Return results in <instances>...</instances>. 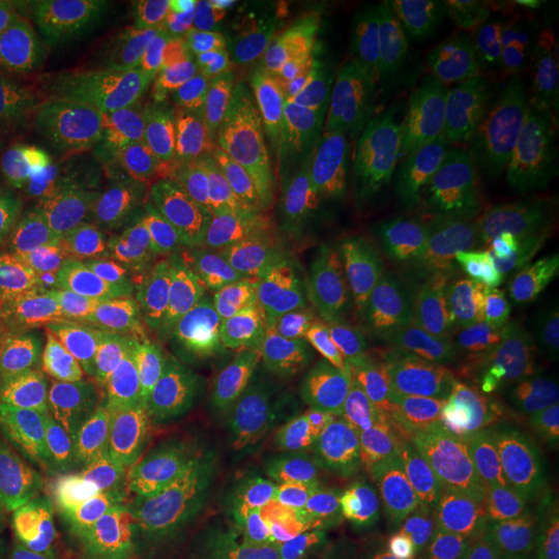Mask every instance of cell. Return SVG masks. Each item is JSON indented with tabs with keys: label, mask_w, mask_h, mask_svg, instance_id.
<instances>
[{
	"label": "cell",
	"mask_w": 559,
	"mask_h": 559,
	"mask_svg": "<svg viewBox=\"0 0 559 559\" xmlns=\"http://www.w3.org/2000/svg\"><path fill=\"white\" fill-rule=\"evenodd\" d=\"M390 124L396 133V143L417 158L459 143L464 127L454 98L423 102L394 110Z\"/></svg>",
	"instance_id": "d590c367"
},
{
	"label": "cell",
	"mask_w": 559,
	"mask_h": 559,
	"mask_svg": "<svg viewBox=\"0 0 559 559\" xmlns=\"http://www.w3.org/2000/svg\"><path fill=\"white\" fill-rule=\"evenodd\" d=\"M419 158L394 145L344 189L350 216L367 221H406Z\"/></svg>",
	"instance_id": "1f68e13d"
},
{
	"label": "cell",
	"mask_w": 559,
	"mask_h": 559,
	"mask_svg": "<svg viewBox=\"0 0 559 559\" xmlns=\"http://www.w3.org/2000/svg\"><path fill=\"white\" fill-rule=\"evenodd\" d=\"M218 17L210 0H80L62 9L69 44L100 90L124 87L189 57Z\"/></svg>",
	"instance_id": "277c9868"
},
{
	"label": "cell",
	"mask_w": 559,
	"mask_h": 559,
	"mask_svg": "<svg viewBox=\"0 0 559 559\" xmlns=\"http://www.w3.org/2000/svg\"><path fill=\"white\" fill-rule=\"evenodd\" d=\"M305 162L278 135L210 138L124 150L108 160L100 180L104 198L156 201L216 228L272 210Z\"/></svg>",
	"instance_id": "7a4b0ae2"
},
{
	"label": "cell",
	"mask_w": 559,
	"mask_h": 559,
	"mask_svg": "<svg viewBox=\"0 0 559 559\" xmlns=\"http://www.w3.org/2000/svg\"><path fill=\"white\" fill-rule=\"evenodd\" d=\"M69 249L108 297L160 305L200 286L207 226L156 201L100 198L71 216Z\"/></svg>",
	"instance_id": "3957f363"
},
{
	"label": "cell",
	"mask_w": 559,
	"mask_h": 559,
	"mask_svg": "<svg viewBox=\"0 0 559 559\" xmlns=\"http://www.w3.org/2000/svg\"><path fill=\"white\" fill-rule=\"evenodd\" d=\"M34 514L69 547L96 543L117 545L131 520L140 516L120 480Z\"/></svg>",
	"instance_id": "4dcf8cb0"
},
{
	"label": "cell",
	"mask_w": 559,
	"mask_h": 559,
	"mask_svg": "<svg viewBox=\"0 0 559 559\" xmlns=\"http://www.w3.org/2000/svg\"><path fill=\"white\" fill-rule=\"evenodd\" d=\"M543 462V441L522 420L425 431L402 496L441 500L500 473Z\"/></svg>",
	"instance_id": "9c48e42d"
},
{
	"label": "cell",
	"mask_w": 559,
	"mask_h": 559,
	"mask_svg": "<svg viewBox=\"0 0 559 559\" xmlns=\"http://www.w3.org/2000/svg\"><path fill=\"white\" fill-rule=\"evenodd\" d=\"M117 559H203L166 522L138 516L115 545Z\"/></svg>",
	"instance_id": "7bdbcfd3"
},
{
	"label": "cell",
	"mask_w": 559,
	"mask_h": 559,
	"mask_svg": "<svg viewBox=\"0 0 559 559\" xmlns=\"http://www.w3.org/2000/svg\"><path fill=\"white\" fill-rule=\"evenodd\" d=\"M290 383V365L240 360L201 385L187 411L182 436L200 454H237L278 413Z\"/></svg>",
	"instance_id": "30bf717a"
},
{
	"label": "cell",
	"mask_w": 559,
	"mask_h": 559,
	"mask_svg": "<svg viewBox=\"0 0 559 559\" xmlns=\"http://www.w3.org/2000/svg\"><path fill=\"white\" fill-rule=\"evenodd\" d=\"M119 480L102 462L83 417L75 413L57 420L34 441L17 468L15 496L21 508L44 512Z\"/></svg>",
	"instance_id": "2e32d148"
},
{
	"label": "cell",
	"mask_w": 559,
	"mask_h": 559,
	"mask_svg": "<svg viewBox=\"0 0 559 559\" xmlns=\"http://www.w3.org/2000/svg\"><path fill=\"white\" fill-rule=\"evenodd\" d=\"M299 406L359 468L367 491L402 496L425 429L344 360L320 357L299 381Z\"/></svg>",
	"instance_id": "5b68a950"
},
{
	"label": "cell",
	"mask_w": 559,
	"mask_h": 559,
	"mask_svg": "<svg viewBox=\"0 0 559 559\" xmlns=\"http://www.w3.org/2000/svg\"><path fill=\"white\" fill-rule=\"evenodd\" d=\"M431 293L491 340L519 390L522 419L549 396L551 357L508 191L489 166L471 168L459 216L431 272Z\"/></svg>",
	"instance_id": "6da1fadb"
},
{
	"label": "cell",
	"mask_w": 559,
	"mask_h": 559,
	"mask_svg": "<svg viewBox=\"0 0 559 559\" xmlns=\"http://www.w3.org/2000/svg\"><path fill=\"white\" fill-rule=\"evenodd\" d=\"M528 140L556 150L559 143V67L551 69L524 112L522 129Z\"/></svg>",
	"instance_id": "ee69618b"
},
{
	"label": "cell",
	"mask_w": 559,
	"mask_h": 559,
	"mask_svg": "<svg viewBox=\"0 0 559 559\" xmlns=\"http://www.w3.org/2000/svg\"><path fill=\"white\" fill-rule=\"evenodd\" d=\"M216 479L200 452L173 443L143 460L120 483L140 516L173 522L221 516Z\"/></svg>",
	"instance_id": "44dd1931"
},
{
	"label": "cell",
	"mask_w": 559,
	"mask_h": 559,
	"mask_svg": "<svg viewBox=\"0 0 559 559\" xmlns=\"http://www.w3.org/2000/svg\"><path fill=\"white\" fill-rule=\"evenodd\" d=\"M436 503L468 539L498 556H519L559 524V483L543 462L506 471Z\"/></svg>",
	"instance_id": "ba28073f"
},
{
	"label": "cell",
	"mask_w": 559,
	"mask_h": 559,
	"mask_svg": "<svg viewBox=\"0 0 559 559\" xmlns=\"http://www.w3.org/2000/svg\"><path fill=\"white\" fill-rule=\"evenodd\" d=\"M71 551H73V559H117L115 545H106V543L80 545V547H71Z\"/></svg>",
	"instance_id": "816d5d0a"
},
{
	"label": "cell",
	"mask_w": 559,
	"mask_h": 559,
	"mask_svg": "<svg viewBox=\"0 0 559 559\" xmlns=\"http://www.w3.org/2000/svg\"><path fill=\"white\" fill-rule=\"evenodd\" d=\"M556 154H558V156H559V143H558V145H556Z\"/></svg>",
	"instance_id": "11a10c76"
},
{
	"label": "cell",
	"mask_w": 559,
	"mask_h": 559,
	"mask_svg": "<svg viewBox=\"0 0 559 559\" xmlns=\"http://www.w3.org/2000/svg\"><path fill=\"white\" fill-rule=\"evenodd\" d=\"M90 115V98L64 50L38 32L0 69V138L21 147L73 140Z\"/></svg>",
	"instance_id": "8992f818"
},
{
	"label": "cell",
	"mask_w": 559,
	"mask_h": 559,
	"mask_svg": "<svg viewBox=\"0 0 559 559\" xmlns=\"http://www.w3.org/2000/svg\"><path fill=\"white\" fill-rule=\"evenodd\" d=\"M348 226L350 216L332 203H302L286 216L288 284L328 334L340 330L350 311Z\"/></svg>",
	"instance_id": "8fae6325"
},
{
	"label": "cell",
	"mask_w": 559,
	"mask_h": 559,
	"mask_svg": "<svg viewBox=\"0 0 559 559\" xmlns=\"http://www.w3.org/2000/svg\"><path fill=\"white\" fill-rule=\"evenodd\" d=\"M78 200L64 182L0 147V251L29 255L71 221Z\"/></svg>",
	"instance_id": "d6986e66"
},
{
	"label": "cell",
	"mask_w": 559,
	"mask_h": 559,
	"mask_svg": "<svg viewBox=\"0 0 559 559\" xmlns=\"http://www.w3.org/2000/svg\"><path fill=\"white\" fill-rule=\"evenodd\" d=\"M468 173V152L460 141L419 158L406 230L420 276L429 286L433 263L459 216Z\"/></svg>",
	"instance_id": "603a6c76"
},
{
	"label": "cell",
	"mask_w": 559,
	"mask_h": 559,
	"mask_svg": "<svg viewBox=\"0 0 559 559\" xmlns=\"http://www.w3.org/2000/svg\"><path fill=\"white\" fill-rule=\"evenodd\" d=\"M392 0H340V23L350 27H369L392 17Z\"/></svg>",
	"instance_id": "c3c4849f"
},
{
	"label": "cell",
	"mask_w": 559,
	"mask_h": 559,
	"mask_svg": "<svg viewBox=\"0 0 559 559\" xmlns=\"http://www.w3.org/2000/svg\"><path fill=\"white\" fill-rule=\"evenodd\" d=\"M485 559H514V556H491V558Z\"/></svg>",
	"instance_id": "db71d44e"
},
{
	"label": "cell",
	"mask_w": 559,
	"mask_h": 559,
	"mask_svg": "<svg viewBox=\"0 0 559 559\" xmlns=\"http://www.w3.org/2000/svg\"><path fill=\"white\" fill-rule=\"evenodd\" d=\"M360 510L396 559H485L498 556L468 539L436 501L385 498L365 503Z\"/></svg>",
	"instance_id": "d4e9b609"
},
{
	"label": "cell",
	"mask_w": 559,
	"mask_h": 559,
	"mask_svg": "<svg viewBox=\"0 0 559 559\" xmlns=\"http://www.w3.org/2000/svg\"><path fill=\"white\" fill-rule=\"evenodd\" d=\"M0 559H73V551L34 512L13 506L0 510Z\"/></svg>",
	"instance_id": "ab89813d"
},
{
	"label": "cell",
	"mask_w": 559,
	"mask_h": 559,
	"mask_svg": "<svg viewBox=\"0 0 559 559\" xmlns=\"http://www.w3.org/2000/svg\"><path fill=\"white\" fill-rule=\"evenodd\" d=\"M454 21L436 20L420 9L419 0L394 2L385 57L400 62H431L443 41L452 36Z\"/></svg>",
	"instance_id": "8d00e7d4"
},
{
	"label": "cell",
	"mask_w": 559,
	"mask_h": 559,
	"mask_svg": "<svg viewBox=\"0 0 559 559\" xmlns=\"http://www.w3.org/2000/svg\"><path fill=\"white\" fill-rule=\"evenodd\" d=\"M419 4L427 15L443 21H456L473 7L471 0H419Z\"/></svg>",
	"instance_id": "f907efd6"
},
{
	"label": "cell",
	"mask_w": 559,
	"mask_h": 559,
	"mask_svg": "<svg viewBox=\"0 0 559 559\" xmlns=\"http://www.w3.org/2000/svg\"><path fill=\"white\" fill-rule=\"evenodd\" d=\"M383 117V108L367 75L344 73L328 100L323 138L357 129Z\"/></svg>",
	"instance_id": "60d3db41"
},
{
	"label": "cell",
	"mask_w": 559,
	"mask_h": 559,
	"mask_svg": "<svg viewBox=\"0 0 559 559\" xmlns=\"http://www.w3.org/2000/svg\"><path fill=\"white\" fill-rule=\"evenodd\" d=\"M350 311L346 323L399 318L425 305L431 286L420 276L406 221L350 216Z\"/></svg>",
	"instance_id": "4fadbf2b"
},
{
	"label": "cell",
	"mask_w": 559,
	"mask_h": 559,
	"mask_svg": "<svg viewBox=\"0 0 559 559\" xmlns=\"http://www.w3.org/2000/svg\"><path fill=\"white\" fill-rule=\"evenodd\" d=\"M404 320L417 357V404L425 431L473 429L493 420H512L496 415L475 396L423 307L404 313Z\"/></svg>",
	"instance_id": "7402d4cb"
},
{
	"label": "cell",
	"mask_w": 559,
	"mask_h": 559,
	"mask_svg": "<svg viewBox=\"0 0 559 559\" xmlns=\"http://www.w3.org/2000/svg\"><path fill=\"white\" fill-rule=\"evenodd\" d=\"M388 32L390 20L369 27H350L338 21L332 40L328 44V55L342 71L365 75L376 62L385 57Z\"/></svg>",
	"instance_id": "b9f144b4"
},
{
	"label": "cell",
	"mask_w": 559,
	"mask_h": 559,
	"mask_svg": "<svg viewBox=\"0 0 559 559\" xmlns=\"http://www.w3.org/2000/svg\"><path fill=\"white\" fill-rule=\"evenodd\" d=\"M226 318L237 323L261 359L290 365L311 350H320L325 328L311 313L288 282L263 286L237 300Z\"/></svg>",
	"instance_id": "cb8c5ba5"
},
{
	"label": "cell",
	"mask_w": 559,
	"mask_h": 559,
	"mask_svg": "<svg viewBox=\"0 0 559 559\" xmlns=\"http://www.w3.org/2000/svg\"><path fill=\"white\" fill-rule=\"evenodd\" d=\"M346 71H342L334 60L328 59L307 78L295 98L288 104L280 120V140L299 152L305 160L311 158L316 147L323 140L328 100Z\"/></svg>",
	"instance_id": "e575fe53"
},
{
	"label": "cell",
	"mask_w": 559,
	"mask_h": 559,
	"mask_svg": "<svg viewBox=\"0 0 559 559\" xmlns=\"http://www.w3.org/2000/svg\"><path fill=\"white\" fill-rule=\"evenodd\" d=\"M501 180L519 221L528 265L549 316H556L559 274V156L556 150L510 138L500 156Z\"/></svg>",
	"instance_id": "5bb4252c"
},
{
	"label": "cell",
	"mask_w": 559,
	"mask_h": 559,
	"mask_svg": "<svg viewBox=\"0 0 559 559\" xmlns=\"http://www.w3.org/2000/svg\"><path fill=\"white\" fill-rule=\"evenodd\" d=\"M320 353L321 357L348 362L402 413L419 423L417 357L404 316L344 323L325 336Z\"/></svg>",
	"instance_id": "ffe728a7"
},
{
	"label": "cell",
	"mask_w": 559,
	"mask_h": 559,
	"mask_svg": "<svg viewBox=\"0 0 559 559\" xmlns=\"http://www.w3.org/2000/svg\"><path fill=\"white\" fill-rule=\"evenodd\" d=\"M100 311L73 293L27 288L2 316L4 346L23 373L50 376L67 342L100 330Z\"/></svg>",
	"instance_id": "e0dca14e"
},
{
	"label": "cell",
	"mask_w": 559,
	"mask_h": 559,
	"mask_svg": "<svg viewBox=\"0 0 559 559\" xmlns=\"http://www.w3.org/2000/svg\"><path fill=\"white\" fill-rule=\"evenodd\" d=\"M200 383L147 376L124 381L81 404L80 415L102 462L122 479L143 460L182 436L187 411Z\"/></svg>",
	"instance_id": "52a82bcc"
},
{
	"label": "cell",
	"mask_w": 559,
	"mask_h": 559,
	"mask_svg": "<svg viewBox=\"0 0 559 559\" xmlns=\"http://www.w3.org/2000/svg\"><path fill=\"white\" fill-rule=\"evenodd\" d=\"M394 145L396 133L385 117L323 138L309 162L305 179L307 203H330L336 191L346 189Z\"/></svg>",
	"instance_id": "f546056e"
},
{
	"label": "cell",
	"mask_w": 559,
	"mask_h": 559,
	"mask_svg": "<svg viewBox=\"0 0 559 559\" xmlns=\"http://www.w3.org/2000/svg\"><path fill=\"white\" fill-rule=\"evenodd\" d=\"M249 483L261 516V545H295L305 535L302 526L313 506L307 498L299 464L290 450L274 443L249 460L239 471Z\"/></svg>",
	"instance_id": "4316f807"
},
{
	"label": "cell",
	"mask_w": 559,
	"mask_h": 559,
	"mask_svg": "<svg viewBox=\"0 0 559 559\" xmlns=\"http://www.w3.org/2000/svg\"><path fill=\"white\" fill-rule=\"evenodd\" d=\"M338 15L340 0L267 2V55L274 59L325 57Z\"/></svg>",
	"instance_id": "d6a6232c"
},
{
	"label": "cell",
	"mask_w": 559,
	"mask_h": 559,
	"mask_svg": "<svg viewBox=\"0 0 559 559\" xmlns=\"http://www.w3.org/2000/svg\"><path fill=\"white\" fill-rule=\"evenodd\" d=\"M282 443L299 464L313 510H344L367 491L357 464L321 431L299 404L290 411V427Z\"/></svg>",
	"instance_id": "83f0119b"
},
{
	"label": "cell",
	"mask_w": 559,
	"mask_h": 559,
	"mask_svg": "<svg viewBox=\"0 0 559 559\" xmlns=\"http://www.w3.org/2000/svg\"><path fill=\"white\" fill-rule=\"evenodd\" d=\"M284 559H342L336 519L321 520L313 528L305 531Z\"/></svg>",
	"instance_id": "7dc6e473"
},
{
	"label": "cell",
	"mask_w": 559,
	"mask_h": 559,
	"mask_svg": "<svg viewBox=\"0 0 559 559\" xmlns=\"http://www.w3.org/2000/svg\"><path fill=\"white\" fill-rule=\"evenodd\" d=\"M138 355H129L117 330L104 328L90 336L71 340L62 346L50 371L52 392L59 396L98 399L124 381L147 378Z\"/></svg>",
	"instance_id": "f1b7e54d"
},
{
	"label": "cell",
	"mask_w": 559,
	"mask_h": 559,
	"mask_svg": "<svg viewBox=\"0 0 559 559\" xmlns=\"http://www.w3.org/2000/svg\"><path fill=\"white\" fill-rule=\"evenodd\" d=\"M554 34L549 29L489 41L477 67L454 81V102L462 122L487 131L526 112L540 83L551 71Z\"/></svg>",
	"instance_id": "9a60e30c"
},
{
	"label": "cell",
	"mask_w": 559,
	"mask_h": 559,
	"mask_svg": "<svg viewBox=\"0 0 559 559\" xmlns=\"http://www.w3.org/2000/svg\"><path fill=\"white\" fill-rule=\"evenodd\" d=\"M365 75L381 108L392 112L423 102L454 98V78L438 62H400L383 57Z\"/></svg>",
	"instance_id": "836d02e7"
},
{
	"label": "cell",
	"mask_w": 559,
	"mask_h": 559,
	"mask_svg": "<svg viewBox=\"0 0 559 559\" xmlns=\"http://www.w3.org/2000/svg\"><path fill=\"white\" fill-rule=\"evenodd\" d=\"M556 323H554V328H556V334H558V344H559V274H558V295H556Z\"/></svg>",
	"instance_id": "f5cc1de1"
},
{
	"label": "cell",
	"mask_w": 559,
	"mask_h": 559,
	"mask_svg": "<svg viewBox=\"0 0 559 559\" xmlns=\"http://www.w3.org/2000/svg\"><path fill=\"white\" fill-rule=\"evenodd\" d=\"M38 32L25 4L0 0V69L15 59Z\"/></svg>",
	"instance_id": "bcb514c9"
},
{
	"label": "cell",
	"mask_w": 559,
	"mask_h": 559,
	"mask_svg": "<svg viewBox=\"0 0 559 559\" xmlns=\"http://www.w3.org/2000/svg\"><path fill=\"white\" fill-rule=\"evenodd\" d=\"M328 57L274 59L265 52L263 57L247 60L222 92L212 138L233 141L274 138L300 85Z\"/></svg>",
	"instance_id": "ac0fdd59"
},
{
	"label": "cell",
	"mask_w": 559,
	"mask_h": 559,
	"mask_svg": "<svg viewBox=\"0 0 559 559\" xmlns=\"http://www.w3.org/2000/svg\"><path fill=\"white\" fill-rule=\"evenodd\" d=\"M166 526L203 559H267L253 533L224 516L173 520Z\"/></svg>",
	"instance_id": "f35d334b"
},
{
	"label": "cell",
	"mask_w": 559,
	"mask_h": 559,
	"mask_svg": "<svg viewBox=\"0 0 559 559\" xmlns=\"http://www.w3.org/2000/svg\"><path fill=\"white\" fill-rule=\"evenodd\" d=\"M514 559H559V524L533 540L522 554Z\"/></svg>",
	"instance_id": "681fc988"
},
{
	"label": "cell",
	"mask_w": 559,
	"mask_h": 559,
	"mask_svg": "<svg viewBox=\"0 0 559 559\" xmlns=\"http://www.w3.org/2000/svg\"><path fill=\"white\" fill-rule=\"evenodd\" d=\"M44 406L17 388H0V483L17 473L38 438Z\"/></svg>",
	"instance_id": "74e56055"
},
{
	"label": "cell",
	"mask_w": 559,
	"mask_h": 559,
	"mask_svg": "<svg viewBox=\"0 0 559 559\" xmlns=\"http://www.w3.org/2000/svg\"><path fill=\"white\" fill-rule=\"evenodd\" d=\"M423 311L475 396L496 415L526 423L512 371L498 346L433 293L425 300Z\"/></svg>",
	"instance_id": "484cf974"
},
{
	"label": "cell",
	"mask_w": 559,
	"mask_h": 559,
	"mask_svg": "<svg viewBox=\"0 0 559 559\" xmlns=\"http://www.w3.org/2000/svg\"><path fill=\"white\" fill-rule=\"evenodd\" d=\"M342 559H396L376 535L369 520L357 506H346L338 516Z\"/></svg>",
	"instance_id": "f6af8a7d"
},
{
	"label": "cell",
	"mask_w": 559,
	"mask_h": 559,
	"mask_svg": "<svg viewBox=\"0 0 559 559\" xmlns=\"http://www.w3.org/2000/svg\"><path fill=\"white\" fill-rule=\"evenodd\" d=\"M282 282H288V235L280 210L207 228L205 272L195 288L207 313L226 316L237 300Z\"/></svg>",
	"instance_id": "7c38bea8"
}]
</instances>
